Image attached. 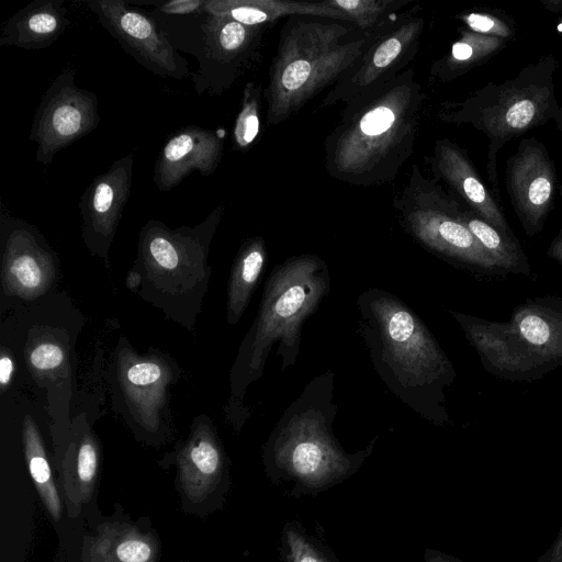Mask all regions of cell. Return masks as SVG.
Instances as JSON below:
<instances>
[{"instance_id": "obj_25", "label": "cell", "mask_w": 562, "mask_h": 562, "mask_svg": "<svg viewBox=\"0 0 562 562\" xmlns=\"http://www.w3.org/2000/svg\"><path fill=\"white\" fill-rule=\"evenodd\" d=\"M507 44L508 42L504 40L474 33L463 27L460 30V37L452 43L449 52L432 63L429 80L441 83L452 81L490 60Z\"/></svg>"}, {"instance_id": "obj_28", "label": "cell", "mask_w": 562, "mask_h": 562, "mask_svg": "<svg viewBox=\"0 0 562 562\" xmlns=\"http://www.w3.org/2000/svg\"><path fill=\"white\" fill-rule=\"evenodd\" d=\"M22 441L30 475L44 506L50 517L57 521L63 514V498L55 484L38 429L30 416H25L23 422Z\"/></svg>"}, {"instance_id": "obj_29", "label": "cell", "mask_w": 562, "mask_h": 562, "mask_svg": "<svg viewBox=\"0 0 562 562\" xmlns=\"http://www.w3.org/2000/svg\"><path fill=\"white\" fill-rule=\"evenodd\" d=\"M341 11L349 23L357 25L364 34H374L391 24L392 18L408 5L411 0H326Z\"/></svg>"}, {"instance_id": "obj_24", "label": "cell", "mask_w": 562, "mask_h": 562, "mask_svg": "<svg viewBox=\"0 0 562 562\" xmlns=\"http://www.w3.org/2000/svg\"><path fill=\"white\" fill-rule=\"evenodd\" d=\"M134 414L147 426H155L158 412L166 402L170 371L158 358L133 357L119 375Z\"/></svg>"}, {"instance_id": "obj_15", "label": "cell", "mask_w": 562, "mask_h": 562, "mask_svg": "<svg viewBox=\"0 0 562 562\" xmlns=\"http://www.w3.org/2000/svg\"><path fill=\"white\" fill-rule=\"evenodd\" d=\"M505 186L512 206L528 236L539 234L553 206L557 172L547 147L537 138L520 140L506 160Z\"/></svg>"}, {"instance_id": "obj_10", "label": "cell", "mask_w": 562, "mask_h": 562, "mask_svg": "<svg viewBox=\"0 0 562 562\" xmlns=\"http://www.w3.org/2000/svg\"><path fill=\"white\" fill-rule=\"evenodd\" d=\"M98 105L97 94L78 87L75 69L66 67L43 93L32 122L36 161L48 167L58 151L95 130Z\"/></svg>"}, {"instance_id": "obj_21", "label": "cell", "mask_w": 562, "mask_h": 562, "mask_svg": "<svg viewBox=\"0 0 562 562\" xmlns=\"http://www.w3.org/2000/svg\"><path fill=\"white\" fill-rule=\"evenodd\" d=\"M100 453L97 438L87 426H79L57 464L63 502L75 518L97 487Z\"/></svg>"}, {"instance_id": "obj_34", "label": "cell", "mask_w": 562, "mask_h": 562, "mask_svg": "<svg viewBox=\"0 0 562 562\" xmlns=\"http://www.w3.org/2000/svg\"><path fill=\"white\" fill-rule=\"evenodd\" d=\"M206 0H171L156 3V10L169 15L204 13Z\"/></svg>"}, {"instance_id": "obj_2", "label": "cell", "mask_w": 562, "mask_h": 562, "mask_svg": "<svg viewBox=\"0 0 562 562\" xmlns=\"http://www.w3.org/2000/svg\"><path fill=\"white\" fill-rule=\"evenodd\" d=\"M358 331L381 381L425 420L450 424L446 392L457 376L426 324L393 293L369 288L357 299Z\"/></svg>"}, {"instance_id": "obj_33", "label": "cell", "mask_w": 562, "mask_h": 562, "mask_svg": "<svg viewBox=\"0 0 562 562\" xmlns=\"http://www.w3.org/2000/svg\"><path fill=\"white\" fill-rule=\"evenodd\" d=\"M27 361L34 373L44 375L59 370L66 363V353L58 342L40 340L30 349Z\"/></svg>"}, {"instance_id": "obj_23", "label": "cell", "mask_w": 562, "mask_h": 562, "mask_svg": "<svg viewBox=\"0 0 562 562\" xmlns=\"http://www.w3.org/2000/svg\"><path fill=\"white\" fill-rule=\"evenodd\" d=\"M204 13L225 16L248 26L272 24L281 18L307 16L349 22L326 0L318 2L290 0H206Z\"/></svg>"}, {"instance_id": "obj_13", "label": "cell", "mask_w": 562, "mask_h": 562, "mask_svg": "<svg viewBox=\"0 0 562 562\" xmlns=\"http://www.w3.org/2000/svg\"><path fill=\"white\" fill-rule=\"evenodd\" d=\"M87 7L120 46L139 65L162 78L191 76L188 61L146 14L123 0H91Z\"/></svg>"}, {"instance_id": "obj_7", "label": "cell", "mask_w": 562, "mask_h": 562, "mask_svg": "<svg viewBox=\"0 0 562 562\" xmlns=\"http://www.w3.org/2000/svg\"><path fill=\"white\" fill-rule=\"evenodd\" d=\"M491 374L530 382L562 366V299L540 296L517 305L506 322L450 311Z\"/></svg>"}, {"instance_id": "obj_12", "label": "cell", "mask_w": 562, "mask_h": 562, "mask_svg": "<svg viewBox=\"0 0 562 562\" xmlns=\"http://www.w3.org/2000/svg\"><path fill=\"white\" fill-rule=\"evenodd\" d=\"M204 14L199 68L191 77L198 94L220 97L259 60L268 25L248 26L225 16Z\"/></svg>"}, {"instance_id": "obj_16", "label": "cell", "mask_w": 562, "mask_h": 562, "mask_svg": "<svg viewBox=\"0 0 562 562\" xmlns=\"http://www.w3.org/2000/svg\"><path fill=\"white\" fill-rule=\"evenodd\" d=\"M2 280L7 292L32 299L52 283L54 255L36 227L4 207L0 214Z\"/></svg>"}, {"instance_id": "obj_26", "label": "cell", "mask_w": 562, "mask_h": 562, "mask_svg": "<svg viewBox=\"0 0 562 562\" xmlns=\"http://www.w3.org/2000/svg\"><path fill=\"white\" fill-rule=\"evenodd\" d=\"M267 256L266 241L261 236H252L240 246L228 280L226 316L228 324H236L247 308L265 269Z\"/></svg>"}, {"instance_id": "obj_31", "label": "cell", "mask_w": 562, "mask_h": 562, "mask_svg": "<svg viewBox=\"0 0 562 562\" xmlns=\"http://www.w3.org/2000/svg\"><path fill=\"white\" fill-rule=\"evenodd\" d=\"M284 562H335L311 536L295 522H288L282 530Z\"/></svg>"}, {"instance_id": "obj_6", "label": "cell", "mask_w": 562, "mask_h": 562, "mask_svg": "<svg viewBox=\"0 0 562 562\" xmlns=\"http://www.w3.org/2000/svg\"><path fill=\"white\" fill-rule=\"evenodd\" d=\"M558 67L557 56L549 53L513 78L501 83L491 81L461 101L438 104L437 117L441 122L470 125L487 137V179L498 201L497 154L504 145L550 122L562 132V105L555 89Z\"/></svg>"}, {"instance_id": "obj_18", "label": "cell", "mask_w": 562, "mask_h": 562, "mask_svg": "<svg viewBox=\"0 0 562 562\" xmlns=\"http://www.w3.org/2000/svg\"><path fill=\"white\" fill-rule=\"evenodd\" d=\"M425 160L432 179L442 181L465 207L503 233L514 235L498 200L460 145L448 138L437 139Z\"/></svg>"}, {"instance_id": "obj_5", "label": "cell", "mask_w": 562, "mask_h": 562, "mask_svg": "<svg viewBox=\"0 0 562 562\" xmlns=\"http://www.w3.org/2000/svg\"><path fill=\"white\" fill-rule=\"evenodd\" d=\"M351 26L307 16H291L280 31L263 98L267 122L278 125L311 99L334 87L360 59L374 40L363 34L344 41ZM380 32V31H379Z\"/></svg>"}, {"instance_id": "obj_14", "label": "cell", "mask_w": 562, "mask_h": 562, "mask_svg": "<svg viewBox=\"0 0 562 562\" xmlns=\"http://www.w3.org/2000/svg\"><path fill=\"white\" fill-rule=\"evenodd\" d=\"M176 486L183 508L202 514L220 506L229 486L228 459L212 423L196 419L176 456Z\"/></svg>"}, {"instance_id": "obj_20", "label": "cell", "mask_w": 562, "mask_h": 562, "mask_svg": "<svg viewBox=\"0 0 562 562\" xmlns=\"http://www.w3.org/2000/svg\"><path fill=\"white\" fill-rule=\"evenodd\" d=\"M156 533L130 518L110 517L85 538L83 562H159Z\"/></svg>"}, {"instance_id": "obj_36", "label": "cell", "mask_w": 562, "mask_h": 562, "mask_svg": "<svg viewBox=\"0 0 562 562\" xmlns=\"http://www.w3.org/2000/svg\"><path fill=\"white\" fill-rule=\"evenodd\" d=\"M12 374L13 361L9 355L2 353L0 359V384L2 391H4L9 383L11 382Z\"/></svg>"}, {"instance_id": "obj_32", "label": "cell", "mask_w": 562, "mask_h": 562, "mask_svg": "<svg viewBox=\"0 0 562 562\" xmlns=\"http://www.w3.org/2000/svg\"><path fill=\"white\" fill-rule=\"evenodd\" d=\"M463 26L474 33L509 42L515 35V24L508 16L487 11H469L457 15Z\"/></svg>"}, {"instance_id": "obj_39", "label": "cell", "mask_w": 562, "mask_h": 562, "mask_svg": "<svg viewBox=\"0 0 562 562\" xmlns=\"http://www.w3.org/2000/svg\"><path fill=\"white\" fill-rule=\"evenodd\" d=\"M540 2L550 12H562V0H540Z\"/></svg>"}, {"instance_id": "obj_4", "label": "cell", "mask_w": 562, "mask_h": 562, "mask_svg": "<svg viewBox=\"0 0 562 562\" xmlns=\"http://www.w3.org/2000/svg\"><path fill=\"white\" fill-rule=\"evenodd\" d=\"M338 411L334 373L312 379L281 415L263 446L269 476L292 485L293 493L324 492L350 477L372 453L375 440L347 452L333 432Z\"/></svg>"}, {"instance_id": "obj_11", "label": "cell", "mask_w": 562, "mask_h": 562, "mask_svg": "<svg viewBox=\"0 0 562 562\" xmlns=\"http://www.w3.org/2000/svg\"><path fill=\"white\" fill-rule=\"evenodd\" d=\"M425 19L414 8L374 36L356 65L328 91L321 106L347 103L407 69L418 53Z\"/></svg>"}, {"instance_id": "obj_37", "label": "cell", "mask_w": 562, "mask_h": 562, "mask_svg": "<svg viewBox=\"0 0 562 562\" xmlns=\"http://www.w3.org/2000/svg\"><path fill=\"white\" fill-rule=\"evenodd\" d=\"M424 558L425 562H463L449 553L436 549H426Z\"/></svg>"}, {"instance_id": "obj_30", "label": "cell", "mask_w": 562, "mask_h": 562, "mask_svg": "<svg viewBox=\"0 0 562 562\" xmlns=\"http://www.w3.org/2000/svg\"><path fill=\"white\" fill-rule=\"evenodd\" d=\"M263 98L261 83L248 81L244 87L240 108L237 113L232 143L233 149L245 153L257 142L260 134V111Z\"/></svg>"}, {"instance_id": "obj_1", "label": "cell", "mask_w": 562, "mask_h": 562, "mask_svg": "<svg viewBox=\"0 0 562 562\" xmlns=\"http://www.w3.org/2000/svg\"><path fill=\"white\" fill-rule=\"evenodd\" d=\"M427 94L413 68L345 103L324 142L325 169L355 187L396 178L415 150Z\"/></svg>"}, {"instance_id": "obj_17", "label": "cell", "mask_w": 562, "mask_h": 562, "mask_svg": "<svg viewBox=\"0 0 562 562\" xmlns=\"http://www.w3.org/2000/svg\"><path fill=\"white\" fill-rule=\"evenodd\" d=\"M134 154L115 160L97 176L79 200L82 237L88 249L103 258L115 236L133 181Z\"/></svg>"}, {"instance_id": "obj_9", "label": "cell", "mask_w": 562, "mask_h": 562, "mask_svg": "<svg viewBox=\"0 0 562 562\" xmlns=\"http://www.w3.org/2000/svg\"><path fill=\"white\" fill-rule=\"evenodd\" d=\"M224 205L218 204L198 225L171 229L158 220H149L139 231L137 277L145 276L149 294L164 299H191L203 293L210 269L206 257L211 240L221 223ZM148 294V296H149ZM157 294V297H158Z\"/></svg>"}, {"instance_id": "obj_35", "label": "cell", "mask_w": 562, "mask_h": 562, "mask_svg": "<svg viewBox=\"0 0 562 562\" xmlns=\"http://www.w3.org/2000/svg\"><path fill=\"white\" fill-rule=\"evenodd\" d=\"M536 562H562V526L550 547L538 557Z\"/></svg>"}, {"instance_id": "obj_40", "label": "cell", "mask_w": 562, "mask_h": 562, "mask_svg": "<svg viewBox=\"0 0 562 562\" xmlns=\"http://www.w3.org/2000/svg\"><path fill=\"white\" fill-rule=\"evenodd\" d=\"M560 192H561V195H562V186H561Z\"/></svg>"}, {"instance_id": "obj_38", "label": "cell", "mask_w": 562, "mask_h": 562, "mask_svg": "<svg viewBox=\"0 0 562 562\" xmlns=\"http://www.w3.org/2000/svg\"><path fill=\"white\" fill-rule=\"evenodd\" d=\"M548 256L562 265V228L559 231L557 236L552 239L548 251Z\"/></svg>"}, {"instance_id": "obj_27", "label": "cell", "mask_w": 562, "mask_h": 562, "mask_svg": "<svg viewBox=\"0 0 562 562\" xmlns=\"http://www.w3.org/2000/svg\"><path fill=\"white\" fill-rule=\"evenodd\" d=\"M461 203V202H460ZM462 222L493 259L502 274L514 273L529 277L531 267L519 240L494 227L461 203Z\"/></svg>"}, {"instance_id": "obj_3", "label": "cell", "mask_w": 562, "mask_h": 562, "mask_svg": "<svg viewBox=\"0 0 562 562\" xmlns=\"http://www.w3.org/2000/svg\"><path fill=\"white\" fill-rule=\"evenodd\" d=\"M329 292V268L317 255L292 256L272 269L257 316L231 369L225 413L236 430L250 417L251 411L244 405V398L248 387L261 378L272 348L277 347L282 372L294 366L303 325Z\"/></svg>"}, {"instance_id": "obj_8", "label": "cell", "mask_w": 562, "mask_h": 562, "mask_svg": "<svg viewBox=\"0 0 562 562\" xmlns=\"http://www.w3.org/2000/svg\"><path fill=\"white\" fill-rule=\"evenodd\" d=\"M461 203L414 164L393 209L404 232L423 248L474 274L502 272L461 220Z\"/></svg>"}, {"instance_id": "obj_22", "label": "cell", "mask_w": 562, "mask_h": 562, "mask_svg": "<svg viewBox=\"0 0 562 562\" xmlns=\"http://www.w3.org/2000/svg\"><path fill=\"white\" fill-rule=\"evenodd\" d=\"M70 23L61 0L32 1L7 20L1 32L0 46L45 48L55 43Z\"/></svg>"}, {"instance_id": "obj_19", "label": "cell", "mask_w": 562, "mask_h": 562, "mask_svg": "<svg viewBox=\"0 0 562 562\" xmlns=\"http://www.w3.org/2000/svg\"><path fill=\"white\" fill-rule=\"evenodd\" d=\"M225 130H206L188 125L177 130L165 142L154 168V183L168 192L192 171L212 176L224 151Z\"/></svg>"}]
</instances>
